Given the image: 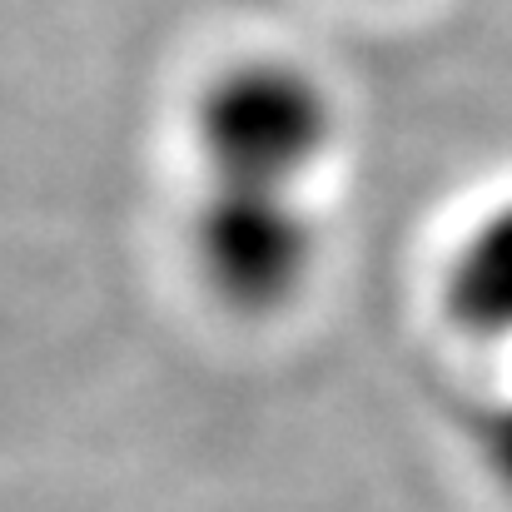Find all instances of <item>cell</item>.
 <instances>
[{"label":"cell","instance_id":"6da1fadb","mask_svg":"<svg viewBox=\"0 0 512 512\" xmlns=\"http://www.w3.org/2000/svg\"><path fill=\"white\" fill-rule=\"evenodd\" d=\"M329 80L289 55H239L219 65L189 110L199 184L309 189L339 145Z\"/></svg>","mask_w":512,"mask_h":512},{"label":"cell","instance_id":"7a4b0ae2","mask_svg":"<svg viewBox=\"0 0 512 512\" xmlns=\"http://www.w3.org/2000/svg\"><path fill=\"white\" fill-rule=\"evenodd\" d=\"M184 249L199 289L224 314L279 319L309 294L324 264V219L309 189L199 184Z\"/></svg>","mask_w":512,"mask_h":512},{"label":"cell","instance_id":"3957f363","mask_svg":"<svg viewBox=\"0 0 512 512\" xmlns=\"http://www.w3.org/2000/svg\"><path fill=\"white\" fill-rule=\"evenodd\" d=\"M438 304L458 334L512 343V199L483 209L448 249Z\"/></svg>","mask_w":512,"mask_h":512},{"label":"cell","instance_id":"277c9868","mask_svg":"<svg viewBox=\"0 0 512 512\" xmlns=\"http://www.w3.org/2000/svg\"><path fill=\"white\" fill-rule=\"evenodd\" d=\"M478 458L483 473L498 483V493L512 498V398H498L478 423Z\"/></svg>","mask_w":512,"mask_h":512}]
</instances>
